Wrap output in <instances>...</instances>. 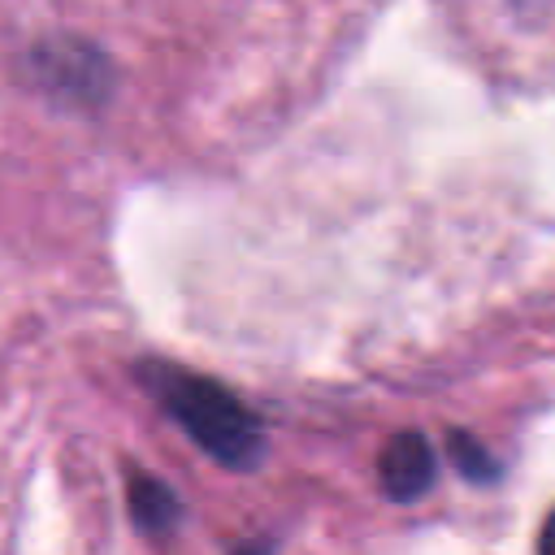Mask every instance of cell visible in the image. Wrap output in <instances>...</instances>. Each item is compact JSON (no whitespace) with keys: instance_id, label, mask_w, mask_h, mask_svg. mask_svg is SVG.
Masks as SVG:
<instances>
[{"instance_id":"6da1fadb","label":"cell","mask_w":555,"mask_h":555,"mask_svg":"<svg viewBox=\"0 0 555 555\" xmlns=\"http://www.w3.org/2000/svg\"><path fill=\"white\" fill-rule=\"evenodd\" d=\"M139 382L182 425V434L199 451H208L217 464H225V468H256L260 464L264 425L256 421V412L234 390H225L212 377L186 373L178 364H160V360L139 364Z\"/></svg>"},{"instance_id":"8992f818","label":"cell","mask_w":555,"mask_h":555,"mask_svg":"<svg viewBox=\"0 0 555 555\" xmlns=\"http://www.w3.org/2000/svg\"><path fill=\"white\" fill-rule=\"evenodd\" d=\"M538 546H542V551H555V512L546 516V525H542V538H538Z\"/></svg>"},{"instance_id":"277c9868","label":"cell","mask_w":555,"mask_h":555,"mask_svg":"<svg viewBox=\"0 0 555 555\" xmlns=\"http://www.w3.org/2000/svg\"><path fill=\"white\" fill-rule=\"evenodd\" d=\"M126 477H130V486H126V503H130L134 525H139L143 533H152V538H160V533L178 529V516H182L178 494H173L160 477H152V473L130 468Z\"/></svg>"},{"instance_id":"5b68a950","label":"cell","mask_w":555,"mask_h":555,"mask_svg":"<svg viewBox=\"0 0 555 555\" xmlns=\"http://www.w3.org/2000/svg\"><path fill=\"white\" fill-rule=\"evenodd\" d=\"M451 460L460 464V473L468 477V481H490L499 468H494V460L486 455V447L481 442H473L468 434H451Z\"/></svg>"},{"instance_id":"3957f363","label":"cell","mask_w":555,"mask_h":555,"mask_svg":"<svg viewBox=\"0 0 555 555\" xmlns=\"http://www.w3.org/2000/svg\"><path fill=\"white\" fill-rule=\"evenodd\" d=\"M434 473H438V460L429 451V442L412 429L395 434L386 447H382V460H377V477H382V490L395 499V503H412L421 499L429 486H434Z\"/></svg>"},{"instance_id":"7a4b0ae2","label":"cell","mask_w":555,"mask_h":555,"mask_svg":"<svg viewBox=\"0 0 555 555\" xmlns=\"http://www.w3.org/2000/svg\"><path fill=\"white\" fill-rule=\"evenodd\" d=\"M26 78L69 108H95L113 91V65L87 39H39L26 52Z\"/></svg>"}]
</instances>
